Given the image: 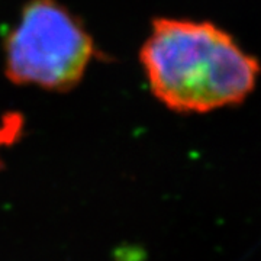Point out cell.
Listing matches in <instances>:
<instances>
[{"label": "cell", "instance_id": "6da1fadb", "mask_svg": "<svg viewBox=\"0 0 261 261\" xmlns=\"http://www.w3.org/2000/svg\"><path fill=\"white\" fill-rule=\"evenodd\" d=\"M152 96L178 113H207L243 103L260 63L222 28L206 20L157 18L140 49Z\"/></svg>", "mask_w": 261, "mask_h": 261}, {"label": "cell", "instance_id": "7a4b0ae2", "mask_svg": "<svg viewBox=\"0 0 261 261\" xmlns=\"http://www.w3.org/2000/svg\"><path fill=\"white\" fill-rule=\"evenodd\" d=\"M96 53L93 37L67 6L58 0H29L5 38V74L16 86L70 92Z\"/></svg>", "mask_w": 261, "mask_h": 261}, {"label": "cell", "instance_id": "3957f363", "mask_svg": "<svg viewBox=\"0 0 261 261\" xmlns=\"http://www.w3.org/2000/svg\"><path fill=\"white\" fill-rule=\"evenodd\" d=\"M22 132V119L18 113L0 115V149L12 145Z\"/></svg>", "mask_w": 261, "mask_h": 261}]
</instances>
